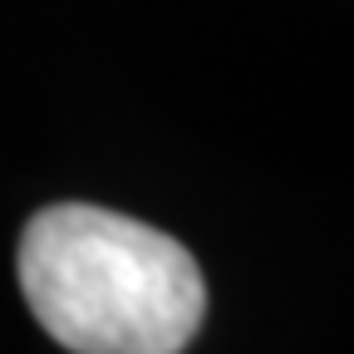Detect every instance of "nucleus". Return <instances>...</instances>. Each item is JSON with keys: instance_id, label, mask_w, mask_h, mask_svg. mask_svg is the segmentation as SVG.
I'll return each mask as SVG.
<instances>
[{"instance_id": "nucleus-1", "label": "nucleus", "mask_w": 354, "mask_h": 354, "mask_svg": "<svg viewBox=\"0 0 354 354\" xmlns=\"http://www.w3.org/2000/svg\"><path fill=\"white\" fill-rule=\"evenodd\" d=\"M20 290L69 354H183L207 315V286L183 241L84 202L30 216Z\"/></svg>"}]
</instances>
